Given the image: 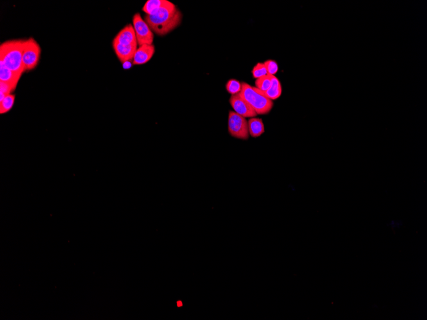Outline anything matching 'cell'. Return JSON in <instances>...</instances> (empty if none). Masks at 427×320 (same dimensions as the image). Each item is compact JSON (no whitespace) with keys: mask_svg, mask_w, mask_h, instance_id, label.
<instances>
[{"mask_svg":"<svg viewBox=\"0 0 427 320\" xmlns=\"http://www.w3.org/2000/svg\"><path fill=\"white\" fill-rule=\"evenodd\" d=\"M182 14L177 6L167 0L161 8L144 16L151 30L159 36L168 34L181 23Z\"/></svg>","mask_w":427,"mask_h":320,"instance_id":"obj_1","label":"cell"},{"mask_svg":"<svg viewBox=\"0 0 427 320\" xmlns=\"http://www.w3.org/2000/svg\"><path fill=\"white\" fill-rule=\"evenodd\" d=\"M24 42V40H8L0 46V62L21 76L25 72L22 62Z\"/></svg>","mask_w":427,"mask_h":320,"instance_id":"obj_2","label":"cell"},{"mask_svg":"<svg viewBox=\"0 0 427 320\" xmlns=\"http://www.w3.org/2000/svg\"><path fill=\"white\" fill-rule=\"evenodd\" d=\"M240 96L252 107L257 114L266 115L272 110L274 103L259 89L246 83H242Z\"/></svg>","mask_w":427,"mask_h":320,"instance_id":"obj_3","label":"cell"},{"mask_svg":"<svg viewBox=\"0 0 427 320\" xmlns=\"http://www.w3.org/2000/svg\"><path fill=\"white\" fill-rule=\"evenodd\" d=\"M229 133L234 138L248 140L250 137L248 121L245 117L239 115L234 111H230L228 120Z\"/></svg>","mask_w":427,"mask_h":320,"instance_id":"obj_4","label":"cell"},{"mask_svg":"<svg viewBox=\"0 0 427 320\" xmlns=\"http://www.w3.org/2000/svg\"><path fill=\"white\" fill-rule=\"evenodd\" d=\"M41 48L33 38L24 40L22 62L25 71H31L39 62Z\"/></svg>","mask_w":427,"mask_h":320,"instance_id":"obj_5","label":"cell"},{"mask_svg":"<svg viewBox=\"0 0 427 320\" xmlns=\"http://www.w3.org/2000/svg\"><path fill=\"white\" fill-rule=\"evenodd\" d=\"M133 26L135 29L139 46L152 45L153 42V33L140 13H135L133 17Z\"/></svg>","mask_w":427,"mask_h":320,"instance_id":"obj_6","label":"cell"},{"mask_svg":"<svg viewBox=\"0 0 427 320\" xmlns=\"http://www.w3.org/2000/svg\"><path fill=\"white\" fill-rule=\"evenodd\" d=\"M229 103L234 112L246 118H254L258 115L249 104L241 98L239 94L231 96Z\"/></svg>","mask_w":427,"mask_h":320,"instance_id":"obj_7","label":"cell"},{"mask_svg":"<svg viewBox=\"0 0 427 320\" xmlns=\"http://www.w3.org/2000/svg\"><path fill=\"white\" fill-rule=\"evenodd\" d=\"M112 45L117 58L123 64L131 62L133 60L139 46L138 44L122 45L114 41H113Z\"/></svg>","mask_w":427,"mask_h":320,"instance_id":"obj_8","label":"cell"},{"mask_svg":"<svg viewBox=\"0 0 427 320\" xmlns=\"http://www.w3.org/2000/svg\"><path fill=\"white\" fill-rule=\"evenodd\" d=\"M155 53V47L153 44H144L138 47L133 60V64L135 65L146 64Z\"/></svg>","mask_w":427,"mask_h":320,"instance_id":"obj_9","label":"cell"},{"mask_svg":"<svg viewBox=\"0 0 427 320\" xmlns=\"http://www.w3.org/2000/svg\"><path fill=\"white\" fill-rule=\"evenodd\" d=\"M114 41L122 45L138 44L137 36L132 24H128L122 29L115 37Z\"/></svg>","mask_w":427,"mask_h":320,"instance_id":"obj_10","label":"cell"},{"mask_svg":"<svg viewBox=\"0 0 427 320\" xmlns=\"http://www.w3.org/2000/svg\"><path fill=\"white\" fill-rule=\"evenodd\" d=\"M21 77V75L8 69L3 63L0 62V82L7 83L12 86L15 90Z\"/></svg>","mask_w":427,"mask_h":320,"instance_id":"obj_11","label":"cell"},{"mask_svg":"<svg viewBox=\"0 0 427 320\" xmlns=\"http://www.w3.org/2000/svg\"><path fill=\"white\" fill-rule=\"evenodd\" d=\"M271 79V86L270 89L266 92H261L264 96L270 99L271 101L277 100L281 97L282 94V87L281 82L279 79L275 76L270 75Z\"/></svg>","mask_w":427,"mask_h":320,"instance_id":"obj_12","label":"cell"},{"mask_svg":"<svg viewBox=\"0 0 427 320\" xmlns=\"http://www.w3.org/2000/svg\"><path fill=\"white\" fill-rule=\"evenodd\" d=\"M248 121V130L251 137L257 138L261 136L265 132V127L261 118H250Z\"/></svg>","mask_w":427,"mask_h":320,"instance_id":"obj_13","label":"cell"},{"mask_svg":"<svg viewBox=\"0 0 427 320\" xmlns=\"http://www.w3.org/2000/svg\"><path fill=\"white\" fill-rule=\"evenodd\" d=\"M167 0H148L144 4L142 10L146 15L152 14L166 3Z\"/></svg>","mask_w":427,"mask_h":320,"instance_id":"obj_14","label":"cell"},{"mask_svg":"<svg viewBox=\"0 0 427 320\" xmlns=\"http://www.w3.org/2000/svg\"><path fill=\"white\" fill-rule=\"evenodd\" d=\"M15 100V95L9 94L6 96L5 98L0 102V114H5L10 111L14 105Z\"/></svg>","mask_w":427,"mask_h":320,"instance_id":"obj_15","label":"cell"},{"mask_svg":"<svg viewBox=\"0 0 427 320\" xmlns=\"http://www.w3.org/2000/svg\"><path fill=\"white\" fill-rule=\"evenodd\" d=\"M226 90L228 93L231 94V96L239 94L242 90V83L235 79H231L227 81L226 84Z\"/></svg>","mask_w":427,"mask_h":320,"instance_id":"obj_16","label":"cell"},{"mask_svg":"<svg viewBox=\"0 0 427 320\" xmlns=\"http://www.w3.org/2000/svg\"><path fill=\"white\" fill-rule=\"evenodd\" d=\"M255 88L261 90V92L267 91V90L270 89L271 86V79L270 75L257 79L255 80Z\"/></svg>","mask_w":427,"mask_h":320,"instance_id":"obj_17","label":"cell"},{"mask_svg":"<svg viewBox=\"0 0 427 320\" xmlns=\"http://www.w3.org/2000/svg\"><path fill=\"white\" fill-rule=\"evenodd\" d=\"M252 74L253 78L256 79V80L268 75V71H267L266 67L264 63H257V65L253 68Z\"/></svg>","mask_w":427,"mask_h":320,"instance_id":"obj_18","label":"cell"},{"mask_svg":"<svg viewBox=\"0 0 427 320\" xmlns=\"http://www.w3.org/2000/svg\"><path fill=\"white\" fill-rule=\"evenodd\" d=\"M268 71V75L275 76L279 71V67L277 62L275 60H268L264 63Z\"/></svg>","mask_w":427,"mask_h":320,"instance_id":"obj_19","label":"cell"},{"mask_svg":"<svg viewBox=\"0 0 427 320\" xmlns=\"http://www.w3.org/2000/svg\"><path fill=\"white\" fill-rule=\"evenodd\" d=\"M13 91H14V90L12 86L7 83L0 82V102Z\"/></svg>","mask_w":427,"mask_h":320,"instance_id":"obj_20","label":"cell"},{"mask_svg":"<svg viewBox=\"0 0 427 320\" xmlns=\"http://www.w3.org/2000/svg\"><path fill=\"white\" fill-rule=\"evenodd\" d=\"M177 306H178V307H181V306H182V303H181V302H178Z\"/></svg>","mask_w":427,"mask_h":320,"instance_id":"obj_21","label":"cell"}]
</instances>
